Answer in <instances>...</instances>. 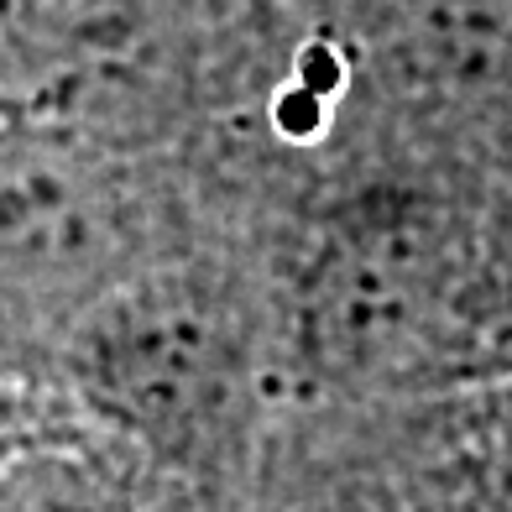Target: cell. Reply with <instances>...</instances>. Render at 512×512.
<instances>
[{"label":"cell","instance_id":"1","mask_svg":"<svg viewBox=\"0 0 512 512\" xmlns=\"http://www.w3.org/2000/svg\"><path fill=\"white\" fill-rule=\"evenodd\" d=\"M79 382L157 450L220 439L246 403L251 356L230 304L189 277H136L89 314Z\"/></svg>","mask_w":512,"mask_h":512},{"label":"cell","instance_id":"2","mask_svg":"<svg viewBox=\"0 0 512 512\" xmlns=\"http://www.w3.org/2000/svg\"><path fill=\"white\" fill-rule=\"evenodd\" d=\"M465 251L424 204H366L324 236L304 324L340 377H392L429 361L460 324Z\"/></svg>","mask_w":512,"mask_h":512},{"label":"cell","instance_id":"3","mask_svg":"<svg viewBox=\"0 0 512 512\" xmlns=\"http://www.w3.org/2000/svg\"><path fill=\"white\" fill-rule=\"evenodd\" d=\"M121 199L68 168H21L0 178V272L21 283H79L115 262Z\"/></svg>","mask_w":512,"mask_h":512},{"label":"cell","instance_id":"4","mask_svg":"<svg viewBox=\"0 0 512 512\" xmlns=\"http://www.w3.org/2000/svg\"><path fill=\"white\" fill-rule=\"evenodd\" d=\"M471 450H476V481H481L486 507L512 512V382L497 387L492 398L476 408Z\"/></svg>","mask_w":512,"mask_h":512}]
</instances>
